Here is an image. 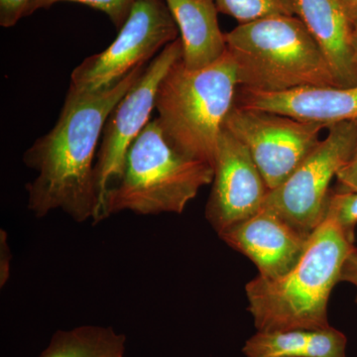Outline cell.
<instances>
[{"mask_svg": "<svg viewBox=\"0 0 357 357\" xmlns=\"http://www.w3.org/2000/svg\"><path fill=\"white\" fill-rule=\"evenodd\" d=\"M77 2L98 9L107 14L117 29H121L130 13L133 0H31L25 16L31 15L35 11L42 8H48L58 2Z\"/></svg>", "mask_w": 357, "mask_h": 357, "instance_id": "cell-19", "label": "cell"}, {"mask_svg": "<svg viewBox=\"0 0 357 357\" xmlns=\"http://www.w3.org/2000/svg\"><path fill=\"white\" fill-rule=\"evenodd\" d=\"M13 260L10 248L7 243L6 230H0V287L3 288L10 277V264Z\"/></svg>", "mask_w": 357, "mask_h": 357, "instance_id": "cell-22", "label": "cell"}, {"mask_svg": "<svg viewBox=\"0 0 357 357\" xmlns=\"http://www.w3.org/2000/svg\"><path fill=\"white\" fill-rule=\"evenodd\" d=\"M144 70L138 68L98 93L68 91L54 128L23 155L25 166L37 172V177L26 184L28 210L35 217L61 210L76 222H95L98 199L93 161L98 142L115 105Z\"/></svg>", "mask_w": 357, "mask_h": 357, "instance_id": "cell-1", "label": "cell"}, {"mask_svg": "<svg viewBox=\"0 0 357 357\" xmlns=\"http://www.w3.org/2000/svg\"><path fill=\"white\" fill-rule=\"evenodd\" d=\"M234 103L326 126L357 121V86L304 88L284 93H261L239 88Z\"/></svg>", "mask_w": 357, "mask_h": 357, "instance_id": "cell-13", "label": "cell"}, {"mask_svg": "<svg viewBox=\"0 0 357 357\" xmlns=\"http://www.w3.org/2000/svg\"><path fill=\"white\" fill-rule=\"evenodd\" d=\"M213 174L208 162L177 151L158 119H152L129 148L121 178L107 194L103 218L121 211L180 215L202 188L213 183Z\"/></svg>", "mask_w": 357, "mask_h": 357, "instance_id": "cell-5", "label": "cell"}, {"mask_svg": "<svg viewBox=\"0 0 357 357\" xmlns=\"http://www.w3.org/2000/svg\"><path fill=\"white\" fill-rule=\"evenodd\" d=\"M333 218L349 243L356 241L357 192L330 191L326 197L325 217Z\"/></svg>", "mask_w": 357, "mask_h": 357, "instance_id": "cell-18", "label": "cell"}, {"mask_svg": "<svg viewBox=\"0 0 357 357\" xmlns=\"http://www.w3.org/2000/svg\"><path fill=\"white\" fill-rule=\"evenodd\" d=\"M182 55L180 38L167 45L145 68L137 83L115 105L107 119L96 155L95 178L98 206L93 223L105 220L107 194L121 178L129 148L150 121L160 83Z\"/></svg>", "mask_w": 357, "mask_h": 357, "instance_id": "cell-8", "label": "cell"}, {"mask_svg": "<svg viewBox=\"0 0 357 357\" xmlns=\"http://www.w3.org/2000/svg\"><path fill=\"white\" fill-rule=\"evenodd\" d=\"M354 53L357 65V7L354 9Z\"/></svg>", "mask_w": 357, "mask_h": 357, "instance_id": "cell-24", "label": "cell"}, {"mask_svg": "<svg viewBox=\"0 0 357 357\" xmlns=\"http://www.w3.org/2000/svg\"><path fill=\"white\" fill-rule=\"evenodd\" d=\"M335 177L337 181V191L357 192V138L351 159L338 171Z\"/></svg>", "mask_w": 357, "mask_h": 357, "instance_id": "cell-21", "label": "cell"}, {"mask_svg": "<svg viewBox=\"0 0 357 357\" xmlns=\"http://www.w3.org/2000/svg\"><path fill=\"white\" fill-rule=\"evenodd\" d=\"M126 337L112 326L59 330L39 357H124Z\"/></svg>", "mask_w": 357, "mask_h": 357, "instance_id": "cell-16", "label": "cell"}, {"mask_svg": "<svg viewBox=\"0 0 357 357\" xmlns=\"http://www.w3.org/2000/svg\"><path fill=\"white\" fill-rule=\"evenodd\" d=\"M238 86L236 64L227 50L198 70H188L181 58L162 79L155 98L167 140L180 153L213 167L218 138Z\"/></svg>", "mask_w": 357, "mask_h": 357, "instance_id": "cell-4", "label": "cell"}, {"mask_svg": "<svg viewBox=\"0 0 357 357\" xmlns=\"http://www.w3.org/2000/svg\"><path fill=\"white\" fill-rule=\"evenodd\" d=\"M347 338L333 328L257 332L246 340L245 357H347Z\"/></svg>", "mask_w": 357, "mask_h": 357, "instance_id": "cell-15", "label": "cell"}, {"mask_svg": "<svg viewBox=\"0 0 357 357\" xmlns=\"http://www.w3.org/2000/svg\"><path fill=\"white\" fill-rule=\"evenodd\" d=\"M356 249L333 218H324L292 270L276 279L258 275L245 286L248 311L257 332L330 328L328 300Z\"/></svg>", "mask_w": 357, "mask_h": 357, "instance_id": "cell-2", "label": "cell"}, {"mask_svg": "<svg viewBox=\"0 0 357 357\" xmlns=\"http://www.w3.org/2000/svg\"><path fill=\"white\" fill-rule=\"evenodd\" d=\"M218 236L255 263L259 276L269 279L279 278L292 270L304 255L310 238L267 208L227 227Z\"/></svg>", "mask_w": 357, "mask_h": 357, "instance_id": "cell-11", "label": "cell"}, {"mask_svg": "<svg viewBox=\"0 0 357 357\" xmlns=\"http://www.w3.org/2000/svg\"><path fill=\"white\" fill-rule=\"evenodd\" d=\"M218 13L231 16L239 24L274 17L295 16L294 0H215Z\"/></svg>", "mask_w": 357, "mask_h": 357, "instance_id": "cell-17", "label": "cell"}, {"mask_svg": "<svg viewBox=\"0 0 357 357\" xmlns=\"http://www.w3.org/2000/svg\"><path fill=\"white\" fill-rule=\"evenodd\" d=\"M328 130L325 139L292 175L268 192L262 206L275 211L307 236L323 222L331 182L354 153L357 121L331 124Z\"/></svg>", "mask_w": 357, "mask_h": 357, "instance_id": "cell-7", "label": "cell"}, {"mask_svg": "<svg viewBox=\"0 0 357 357\" xmlns=\"http://www.w3.org/2000/svg\"><path fill=\"white\" fill-rule=\"evenodd\" d=\"M347 1H349V3L351 4V6L354 11V9H356L357 7V0H347Z\"/></svg>", "mask_w": 357, "mask_h": 357, "instance_id": "cell-25", "label": "cell"}, {"mask_svg": "<svg viewBox=\"0 0 357 357\" xmlns=\"http://www.w3.org/2000/svg\"><path fill=\"white\" fill-rule=\"evenodd\" d=\"M238 88L284 93L338 86L316 40L296 16H274L239 24L225 34Z\"/></svg>", "mask_w": 357, "mask_h": 357, "instance_id": "cell-3", "label": "cell"}, {"mask_svg": "<svg viewBox=\"0 0 357 357\" xmlns=\"http://www.w3.org/2000/svg\"><path fill=\"white\" fill-rule=\"evenodd\" d=\"M31 0H0V25L4 28L13 27L24 17Z\"/></svg>", "mask_w": 357, "mask_h": 357, "instance_id": "cell-20", "label": "cell"}, {"mask_svg": "<svg viewBox=\"0 0 357 357\" xmlns=\"http://www.w3.org/2000/svg\"><path fill=\"white\" fill-rule=\"evenodd\" d=\"M213 170L206 218L218 234L261 210L269 189L248 147L225 126Z\"/></svg>", "mask_w": 357, "mask_h": 357, "instance_id": "cell-10", "label": "cell"}, {"mask_svg": "<svg viewBox=\"0 0 357 357\" xmlns=\"http://www.w3.org/2000/svg\"><path fill=\"white\" fill-rule=\"evenodd\" d=\"M223 126L248 147L271 191L283 184L318 146L319 133L328 126L234 103Z\"/></svg>", "mask_w": 357, "mask_h": 357, "instance_id": "cell-9", "label": "cell"}, {"mask_svg": "<svg viewBox=\"0 0 357 357\" xmlns=\"http://www.w3.org/2000/svg\"><path fill=\"white\" fill-rule=\"evenodd\" d=\"M165 0H133L128 20L105 50L84 59L70 75L68 91L93 93L119 84L178 39Z\"/></svg>", "mask_w": 357, "mask_h": 357, "instance_id": "cell-6", "label": "cell"}, {"mask_svg": "<svg viewBox=\"0 0 357 357\" xmlns=\"http://www.w3.org/2000/svg\"><path fill=\"white\" fill-rule=\"evenodd\" d=\"M296 15L325 54L340 88L357 86L354 11L347 0H294Z\"/></svg>", "mask_w": 357, "mask_h": 357, "instance_id": "cell-12", "label": "cell"}, {"mask_svg": "<svg viewBox=\"0 0 357 357\" xmlns=\"http://www.w3.org/2000/svg\"><path fill=\"white\" fill-rule=\"evenodd\" d=\"M340 282H349L357 289V248L345 260L340 273ZM357 303V297H356Z\"/></svg>", "mask_w": 357, "mask_h": 357, "instance_id": "cell-23", "label": "cell"}, {"mask_svg": "<svg viewBox=\"0 0 357 357\" xmlns=\"http://www.w3.org/2000/svg\"><path fill=\"white\" fill-rule=\"evenodd\" d=\"M180 32L182 62L188 70L204 69L227 53L215 0H165Z\"/></svg>", "mask_w": 357, "mask_h": 357, "instance_id": "cell-14", "label": "cell"}]
</instances>
